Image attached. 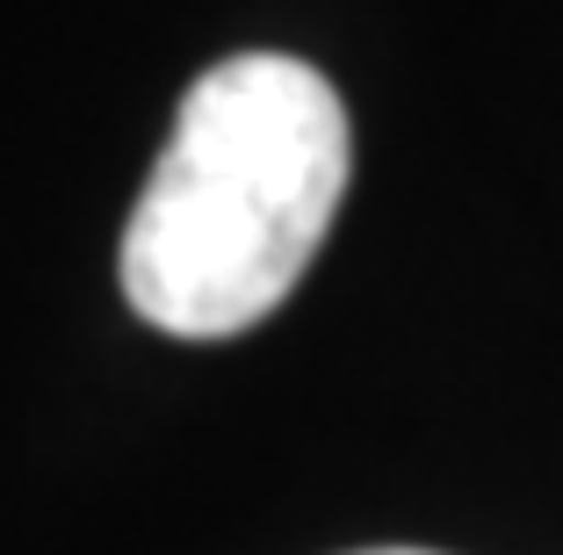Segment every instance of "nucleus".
Returning a JSON list of instances; mask_svg holds the SVG:
<instances>
[{"instance_id":"f03ea898","label":"nucleus","mask_w":563,"mask_h":555,"mask_svg":"<svg viewBox=\"0 0 563 555\" xmlns=\"http://www.w3.org/2000/svg\"><path fill=\"white\" fill-rule=\"evenodd\" d=\"M362 555H433V548H362Z\"/></svg>"},{"instance_id":"f257e3e1","label":"nucleus","mask_w":563,"mask_h":555,"mask_svg":"<svg viewBox=\"0 0 563 555\" xmlns=\"http://www.w3.org/2000/svg\"><path fill=\"white\" fill-rule=\"evenodd\" d=\"M347 109L282 51L196 73L123 224V296L174 340H232L289 303L347 196Z\"/></svg>"}]
</instances>
